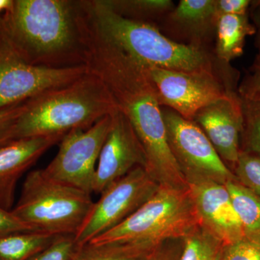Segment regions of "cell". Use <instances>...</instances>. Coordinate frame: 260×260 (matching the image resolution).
<instances>
[{
	"instance_id": "4",
	"label": "cell",
	"mask_w": 260,
	"mask_h": 260,
	"mask_svg": "<svg viewBox=\"0 0 260 260\" xmlns=\"http://www.w3.org/2000/svg\"><path fill=\"white\" fill-rule=\"evenodd\" d=\"M117 109L102 80L89 71L65 86L53 89L25 102L14 128L15 141L65 135L88 129Z\"/></svg>"
},
{
	"instance_id": "10",
	"label": "cell",
	"mask_w": 260,
	"mask_h": 260,
	"mask_svg": "<svg viewBox=\"0 0 260 260\" xmlns=\"http://www.w3.org/2000/svg\"><path fill=\"white\" fill-rule=\"evenodd\" d=\"M112 114L88 129H73L67 133L44 172L56 181L89 194L93 193L98 161L110 128Z\"/></svg>"
},
{
	"instance_id": "18",
	"label": "cell",
	"mask_w": 260,
	"mask_h": 260,
	"mask_svg": "<svg viewBox=\"0 0 260 260\" xmlns=\"http://www.w3.org/2000/svg\"><path fill=\"white\" fill-rule=\"evenodd\" d=\"M241 224L244 239L260 244V197L237 181L225 184Z\"/></svg>"
},
{
	"instance_id": "14",
	"label": "cell",
	"mask_w": 260,
	"mask_h": 260,
	"mask_svg": "<svg viewBox=\"0 0 260 260\" xmlns=\"http://www.w3.org/2000/svg\"><path fill=\"white\" fill-rule=\"evenodd\" d=\"M193 121L204 132L223 162L235 167L244 128L242 103L237 92L200 109Z\"/></svg>"
},
{
	"instance_id": "31",
	"label": "cell",
	"mask_w": 260,
	"mask_h": 260,
	"mask_svg": "<svg viewBox=\"0 0 260 260\" xmlns=\"http://www.w3.org/2000/svg\"><path fill=\"white\" fill-rule=\"evenodd\" d=\"M251 3L250 0H215V13L218 18L223 15H248Z\"/></svg>"
},
{
	"instance_id": "32",
	"label": "cell",
	"mask_w": 260,
	"mask_h": 260,
	"mask_svg": "<svg viewBox=\"0 0 260 260\" xmlns=\"http://www.w3.org/2000/svg\"><path fill=\"white\" fill-rule=\"evenodd\" d=\"M249 13H251L256 28V45L258 49L257 56L254 63H260V0L252 1Z\"/></svg>"
},
{
	"instance_id": "23",
	"label": "cell",
	"mask_w": 260,
	"mask_h": 260,
	"mask_svg": "<svg viewBox=\"0 0 260 260\" xmlns=\"http://www.w3.org/2000/svg\"><path fill=\"white\" fill-rule=\"evenodd\" d=\"M233 172L239 184L260 197V155L241 151Z\"/></svg>"
},
{
	"instance_id": "22",
	"label": "cell",
	"mask_w": 260,
	"mask_h": 260,
	"mask_svg": "<svg viewBox=\"0 0 260 260\" xmlns=\"http://www.w3.org/2000/svg\"><path fill=\"white\" fill-rule=\"evenodd\" d=\"M113 10L124 18L151 23L161 20L175 7L171 0H116L107 1Z\"/></svg>"
},
{
	"instance_id": "33",
	"label": "cell",
	"mask_w": 260,
	"mask_h": 260,
	"mask_svg": "<svg viewBox=\"0 0 260 260\" xmlns=\"http://www.w3.org/2000/svg\"><path fill=\"white\" fill-rule=\"evenodd\" d=\"M14 0H0V17L11 9Z\"/></svg>"
},
{
	"instance_id": "16",
	"label": "cell",
	"mask_w": 260,
	"mask_h": 260,
	"mask_svg": "<svg viewBox=\"0 0 260 260\" xmlns=\"http://www.w3.org/2000/svg\"><path fill=\"white\" fill-rule=\"evenodd\" d=\"M64 135L16 140L0 148V208H14L15 190L20 178Z\"/></svg>"
},
{
	"instance_id": "21",
	"label": "cell",
	"mask_w": 260,
	"mask_h": 260,
	"mask_svg": "<svg viewBox=\"0 0 260 260\" xmlns=\"http://www.w3.org/2000/svg\"><path fill=\"white\" fill-rule=\"evenodd\" d=\"M225 246L199 223L183 239L179 260H221Z\"/></svg>"
},
{
	"instance_id": "28",
	"label": "cell",
	"mask_w": 260,
	"mask_h": 260,
	"mask_svg": "<svg viewBox=\"0 0 260 260\" xmlns=\"http://www.w3.org/2000/svg\"><path fill=\"white\" fill-rule=\"evenodd\" d=\"M221 260H260V244L243 239L225 245Z\"/></svg>"
},
{
	"instance_id": "15",
	"label": "cell",
	"mask_w": 260,
	"mask_h": 260,
	"mask_svg": "<svg viewBox=\"0 0 260 260\" xmlns=\"http://www.w3.org/2000/svg\"><path fill=\"white\" fill-rule=\"evenodd\" d=\"M215 0H181L164 18L166 36L180 44L207 49L215 36Z\"/></svg>"
},
{
	"instance_id": "9",
	"label": "cell",
	"mask_w": 260,
	"mask_h": 260,
	"mask_svg": "<svg viewBox=\"0 0 260 260\" xmlns=\"http://www.w3.org/2000/svg\"><path fill=\"white\" fill-rule=\"evenodd\" d=\"M161 111L169 148L186 181L203 179L223 184L237 181L196 123L169 108L161 107Z\"/></svg>"
},
{
	"instance_id": "25",
	"label": "cell",
	"mask_w": 260,
	"mask_h": 260,
	"mask_svg": "<svg viewBox=\"0 0 260 260\" xmlns=\"http://www.w3.org/2000/svg\"><path fill=\"white\" fill-rule=\"evenodd\" d=\"M78 247L74 236H59L50 246L29 260H71Z\"/></svg>"
},
{
	"instance_id": "30",
	"label": "cell",
	"mask_w": 260,
	"mask_h": 260,
	"mask_svg": "<svg viewBox=\"0 0 260 260\" xmlns=\"http://www.w3.org/2000/svg\"><path fill=\"white\" fill-rule=\"evenodd\" d=\"M37 232L12 213L0 208V237L18 233Z\"/></svg>"
},
{
	"instance_id": "7",
	"label": "cell",
	"mask_w": 260,
	"mask_h": 260,
	"mask_svg": "<svg viewBox=\"0 0 260 260\" xmlns=\"http://www.w3.org/2000/svg\"><path fill=\"white\" fill-rule=\"evenodd\" d=\"M160 186L140 167L114 181L94 202L88 217L74 236L77 245L88 244L122 223L150 200Z\"/></svg>"
},
{
	"instance_id": "26",
	"label": "cell",
	"mask_w": 260,
	"mask_h": 260,
	"mask_svg": "<svg viewBox=\"0 0 260 260\" xmlns=\"http://www.w3.org/2000/svg\"><path fill=\"white\" fill-rule=\"evenodd\" d=\"M24 109L25 103L0 110V148L15 141V125Z\"/></svg>"
},
{
	"instance_id": "12",
	"label": "cell",
	"mask_w": 260,
	"mask_h": 260,
	"mask_svg": "<svg viewBox=\"0 0 260 260\" xmlns=\"http://www.w3.org/2000/svg\"><path fill=\"white\" fill-rule=\"evenodd\" d=\"M98 161L93 193L124 177L135 168L146 167L144 148L127 118L116 109Z\"/></svg>"
},
{
	"instance_id": "1",
	"label": "cell",
	"mask_w": 260,
	"mask_h": 260,
	"mask_svg": "<svg viewBox=\"0 0 260 260\" xmlns=\"http://www.w3.org/2000/svg\"><path fill=\"white\" fill-rule=\"evenodd\" d=\"M84 64L107 87L144 148L145 170L160 186L185 189L167 141L158 93L148 68L102 37L89 15L83 19Z\"/></svg>"
},
{
	"instance_id": "13",
	"label": "cell",
	"mask_w": 260,
	"mask_h": 260,
	"mask_svg": "<svg viewBox=\"0 0 260 260\" xmlns=\"http://www.w3.org/2000/svg\"><path fill=\"white\" fill-rule=\"evenodd\" d=\"M200 223L225 245L244 239L242 224L225 184L203 179L186 180Z\"/></svg>"
},
{
	"instance_id": "29",
	"label": "cell",
	"mask_w": 260,
	"mask_h": 260,
	"mask_svg": "<svg viewBox=\"0 0 260 260\" xmlns=\"http://www.w3.org/2000/svg\"><path fill=\"white\" fill-rule=\"evenodd\" d=\"M183 239H172L160 243L143 260H179Z\"/></svg>"
},
{
	"instance_id": "3",
	"label": "cell",
	"mask_w": 260,
	"mask_h": 260,
	"mask_svg": "<svg viewBox=\"0 0 260 260\" xmlns=\"http://www.w3.org/2000/svg\"><path fill=\"white\" fill-rule=\"evenodd\" d=\"M85 3L102 37L140 64L186 73L220 74V62L208 49L180 44L153 23L124 18L107 1Z\"/></svg>"
},
{
	"instance_id": "5",
	"label": "cell",
	"mask_w": 260,
	"mask_h": 260,
	"mask_svg": "<svg viewBox=\"0 0 260 260\" xmlns=\"http://www.w3.org/2000/svg\"><path fill=\"white\" fill-rule=\"evenodd\" d=\"M91 194L56 181L44 169L31 171L11 210L35 232L75 236L93 207Z\"/></svg>"
},
{
	"instance_id": "19",
	"label": "cell",
	"mask_w": 260,
	"mask_h": 260,
	"mask_svg": "<svg viewBox=\"0 0 260 260\" xmlns=\"http://www.w3.org/2000/svg\"><path fill=\"white\" fill-rule=\"evenodd\" d=\"M156 246L142 243H88L78 246L71 260H143Z\"/></svg>"
},
{
	"instance_id": "11",
	"label": "cell",
	"mask_w": 260,
	"mask_h": 260,
	"mask_svg": "<svg viewBox=\"0 0 260 260\" xmlns=\"http://www.w3.org/2000/svg\"><path fill=\"white\" fill-rule=\"evenodd\" d=\"M147 68L160 107L169 108L188 120L193 121L200 109L235 91L220 74Z\"/></svg>"
},
{
	"instance_id": "2",
	"label": "cell",
	"mask_w": 260,
	"mask_h": 260,
	"mask_svg": "<svg viewBox=\"0 0 260 260\" xmlns=\"http://www.w3.org/2000/svg\"><path fill=\"white\" fill-rule=\"evenodd\" d=\"M82 2L14 0L0 17V39L30 64H84Z\"/></svg>"
},
{
	"instance_id": "24",
	"label": "cell",
	"mask_w": 260,
	"mask_h": 260,
	"mask_svg": "<svg viewBox=\"0 0 260 260\" xmlns=\"http://www.w3.org/2000/svg\"><path fill=\"white\" fill-rule=\"evenodd\" d=\"M242 103L244 128L241 138V151L260 155V105Z\"/></svg>"
},
{
	"instance_id": "8",
	"label": "cell",
	"mask_w": 260,
	"mask_h": 260,
	"mask_svg": "<svg viewBox=\"0 0 260 260\" xmlns=\"http://www.w3.org/2000/svg\"><path fill=\"white\" fill-rule=\"evenodd\" d=\"M88 72L85 64L60 68L30 64L0 39V110L73 83Z\"/></svg>"
},
{
	"instance_id": "6",
	"label": "cell",
	"mask_w": 260,
	"mask_h": 260,
	"mask_svg": "<svg viewBox=\"0 0 260 260\" xmlns=\"http://www.w3.org/2000/svg\"><path fill=\"white\" fill-rule=\"evenodd\" d=\"M189 188L160 186L139 209L109 232L89 243H142L157 245L185 237L199 223Z\"/></svg>"
},
{
	"instance_id": "17",
	"label": "cell",
	"mask_w": 260,
	"mask_h": 260,
	"mask_svg": "<svg viewBox=\"0 0 260 260\" xmlns=\"http://www.w3.org/2000/svg\"><path fill=\"white\" fill-rule=\"evenodd\" d=\"M255 34V26L249 21V14L220 17L215 28V58L229 65L244 54L246 38Z\"/></svg>"
},
{
	"instance_id": "27",
	"label": "cell",
	"mask_w": 260,
	"mask_h": 260,
	"mask_svg": "<svg viewBox=\"0 0 260 260\" xmlns=\"http://www.w3.org/2000/svg\"><path fill=\"white\" fill-rule=\"evenodd\" d=\"M237 93L243 103L260 105V63H254L251 73L239 85Z\"/></svg>"
},
{
	"instance_id": "20",
	"label": "cell",
	"mask_w": 260,
	"mask_h": 260,
	"mask_svg": "<svg viewBox=\"0 0 260 260\" xmlns=\"http://www.w3.org/2000/svg\"><path fill=\"white\" fill-rule=\"evenodd\" d=\"M58 237L26 232L0 237V260H29L50 246Z\"/></svg>"
}]
</instances>
